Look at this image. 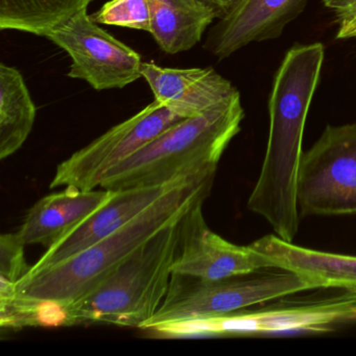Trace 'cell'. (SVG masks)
I'll list each match as a JSON object with an SVG mask.
<instances>
[{"instance_id":"21","label":"cell","mask_w":356,"mask_h":356,"mask_svg":"<svg viewBox=\"0 0 356 356\" xmlns=\"http://www.w3.org/2000/svg\"><path fill=\"white\" fill-rule=\"evenodd\" d=\"M337 18V39H356V0H321Z\"/></svg>"},{"instance_id":"18","label":"cell","mask_w":356,"mask_h":356,"mask_svg":"<svg viewBox=\"0 0 356 356\" xmlns=\"http://www.w3.org/2000/svg\"><path fill=\"white\" fill-rule=\"evenodd\" d=\"M93 0H0V30L45 37Z\"/></svg>"},{"instance_id":"1","label":"cell","mask_w":356,"mask_h":356,"mask_svg":"<svg viewBox=\"0 0 356 356\" xmlns=\"http://www.w3.org/2000/svg\"><path fill=\"white\" fill-rule=\"evenodd\" d=\"M324 55V47L318 42L295 45L285 55L268 102L266 156L248 200V208L264 218L277 236L289 243L299 231L297 184L304 154L302 143Z\"/></svg>"},{"instance_id":"23","label":"cell","mask_w":356,"mask_h":356,"mask_svg":"<svg viewBox=\"0 0 356 356\" xmlns=\"http://www.w3.org/2000/svg\"><path fill=\"white\" fill-rule=\"evenodd\" d=\"M203 1L204 3H208V5L211 6V0H203Z\"/></svg>"},{"instance_id":"9","label":"cell","mask_w":356,"mask_h":356,"mask_svg":"<svg viewBox=\"0 0 356 356\" xmlns=\"http://www.w3.org/2000/svg\"><path fill=\"white\" fill-rule=\"evenodd\" d=\"M72 60L67 76L95 90L120 89L143 78L140 55L99 26L87 9L45 35Z\"/></svg>"},{"instance_id":"15","label":"cell","mask_w":356,"mask_h":356,"mask_svg":"<svg viewBox=\"0 0 356 356\" xmlns=\"http://www.w3.org/2000/svg\"><path fill=\"white\" fill-rule=\"evenodd\" d=\"M251 245L268 258L270 268L299 275L312 289L335 287L356 293V256L299 247L274 234L261 237Z\"/></svg>"},{"instance_id":"6","label":"cell","mask_w":356,"mask_h":356,"mask_svg":"<svg viewBox=\"0 0 356 356\" xmlns=\"http://www.w3.org/2000/svg\"><path fill=\"white\" fill-rule=\"evenodd\" d=\"M353 322H356V293L346 291L337 297L296 305L172 321L149 330L164 337L321 333Z\"/></svg>"},{"instance_id":"5","label":"cell","mask_w":356,"mask_h":356,"mask_svg":"<svg viewBox=\"0 0 356 356\" xmlns=\"http://www.w3.org/2000/svg\"><path fill=\"white\" fill-rule=\"evenodd\" d=\"M257 272L222 280H205L172 273L170 289L158 312L143 329L172 321L220 316L312 289L299 275Z\"/></svg>"},{"instance_id":"20","label":"cell","mask_w":356,"mask_h":356,"mask_svg":"<svg viewBox=\"0 0 356 356\" xmlns=\"http://www.w3.org/2000/svg\"><path fill=\"white\" fill-rule=\"evenodd\" d=\"M26 243L18 233H6L0 236V282L17 285L30 272L26 264Z\"/></svg>"},{"instance_id":"17","label":"cell","mask_w":356,"mask_h":356,"mask_svg":"<svg viewBox=\"0 0 356 356\" xmlns=\"http://www.w3.org/2000/svg\"><path fill=\"white\" fill-rule=\"evenodd\" d=\"M36 120V107L24 76L16 68L0 64V159L24 145Z\"/></svg>"},{"instance_id":"3","label":"cell","mask_w":356,"mask_h":356,"mask_svg":"<svg viewBox=\"0 0 356 356\" xmlns=\"http://www.w3.org/2000/svg\"><path fill=\"white\" fill-rule=\"evenodd\" d=\"M243 116L237 92L206 113L166 129L107 172L99 187L118 191L161 186L186 177L216 172L225 149L241 131Z\"/></svg>"},{"instance_id":"8","label":"cell","mask_w":356,"mask_h":356,"mask_svg":"<svg viewBox=\"0 0 356 356\" xmlns=\"http://www.w3.org/2000/svg\"><path fill=\"white\" fill-rule=\"evenodd\" d=\"M185 118L154 101L136 115L110 129L105 134L59 164L51 188L72 186L93 191L114 166L130 158L166 129Z\"/></svg>"},{"instance_id":"4","label":"cell","mask_w":356,"mask_h":356,"mask_svg":"<svg viewBox=\"0 0 356 356\" xmlns=\"http://www.w3.org/2000/svg\"><path fill=\"white\" fill-rule=\"evenodd\" d=\"M183 216L156 233L90 291L63 304L65 326L99 323L145 328L170 289Z\"/></svg>"},{"instance_id":"13","label":"cell","mask_w":356,"mask_h":356,"mask_svg":"<svg viewBox=\"0 0 356 356\" xmlns=\"http://www.w3.org/2000/svg\"><path fill=\"white\" fill-rule=\"evenodd\" d=\"M306 3L307 0H241L211 33L208 49L222 60L251 43L277 38Z\"/></svg>"},{"instance_id":"11","label":"cell","mask_w":356,"mask_h":356,"mask_svg":"<svg viewBox=\"0 0 356 356\" xmlns=\"http://www.w3.org/2000/svg\"><path fill=\"white\" fill-rule=\"evenodd\" d=\"M187 178L189 177L161 186L114 191L112 197L82 225L47 249L37 264L31 266L28 274L60 264L99 243L130 222Z\"/></svg>"},{"instance_id":"14","label":"cell","mask_w":356,"mask_h":356,"mask_svg":"<svg viewBox=\"0 0 356 356\" xmlns=\"http://www.w3.org/2000/svg\"><path fill=\"white\" fill-rule=\"evenodd\" d=\"M113 193L67 186L65 191L47 195L29 210L18 235L26 245L38 243L49 249L92 216Z\"/></svg>"},{"instance_id":"19","label":"cell","mask_w":356,"mask_h":356,"mask_svg":"<svg viewBox=\"0 0 356 356\" xmlns=\"http://www.w3.org/2000/svg\"><path fill=\"white\" fill-rule=\"evenodd\" d=\"M91 17L97 24L105 26L151 31L149 0H110Z\"/></svg>"},{"instance_id":"16","label":"cell","mask_w":356,"mask_h":356,"mask_svg":"<svg viewBox=\"0 0 356 356\" xmlns=\"http://www.w3.org/2000/svg\"><path fill=\"white\" fill-rule=\"evenodd\" d=\"M149 34L168 55L193 49L218 18L216 10L203 0H149Z\"/></svg>"},{"instance_id":"10","label":"cell","mask_w":356,"mask_h":356,"mask_svg":"<svg viewBox=\"0 0 356 356\" xmlns=\"http://www.w3.org/2000/svg\"><path fill=\"white\" fill-rule=\"evenodd\" d=\"M204 202L199 200L183 216L174 274L222 280L272 268L268 258L251 245H234L210 230L202 211Z\"/></svg>"},{"instance_id":"2","label":"cell","mask_w":356,"mask_h":356,"mask_svg":"<svg viewBox=\"0 0 356 356\" xmlns=\"http://www.w3.org/2000/svg\"><path fill=\"white\" fill-rule=\"evenodd\" d=\"M216 172L185 179L130 222L81 253L26 274L17 293L32 299L67 304L90 291L156 233L182 218L209 195Z\"/></svg>"},{"instance_id":"22","label":"cell","mask_w":356,"mask_h":356,"mask_svg":"<svg viewBox=\"0 0 356 356\" xmlns=\"http://www.w3.org/2000/svg\"><path fill=\"white\" fill-rule=\"evenodd\" d=\"M239 3L241 0H211L212 8L216 10L220 19L229 15Z\"/></svg>"},{"instance_id":"7","label":"cell","mask_w":356,"mask_h":356,"mask_svg":"<svg viewBox=\"0 0 356 356\" xmlns=\"http://www.w3.org/2000/svg\"><path fill=\"white\" fill-rule=\"evenodd\" d=\"M297 201L301 216L356 214V122L327 126L303 154Z\"/></svg>"},{"instance_id":"12","label":"cell","mask_w":356,"mask_h":356,"mask_svg":"<svg viewBox=\"0 0 356 356\" xmlns=\"http://www.w3.org/2000/svg\"><path fill=\"white\" fill-rule=\"evenodd\" d=\"M143 78L157 102L182 118H195L238 92L212 68H165L143 62Z\"/></svg>"}]
</instances>
